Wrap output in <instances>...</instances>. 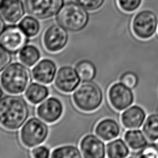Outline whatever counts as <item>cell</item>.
Wrapping results in <instances>:
<instances>
[{
  "mask_svg": "<svg viewBox=\"0 0 158 158\" xmlns=\"http://www.w3.org/2000/svg\"><path fill=\"white\" fill-rule=\"evenodd\" d=\"M29 115V108L25 99L17 94L0 98V125L6 130L20 128Z\"/></svg>",
  "mask_w": 158,
  "mask_h": 158,
  "instance_id": "obj_1",
  "label": "cell"
},
{
  "mask_svg": "<svg viewBox=\"0 0 158 158\" xmlns=\"http://www.w3.org/2000/svg\"><path fill=\"white\" fill-rule=\"evenodd\" d=\"M31 75L29 69L22 63H10L0 74V85L9 94H22L30 83Z\"/></svg>",
  "mask_w": 158,
  "mask_h": 158,
  "instance_id": "obj_2",
  "label": "cell"
},
{
  "mask_svg": "<svg viewBox=\"0 0 158 158\" xmlns=\"http://www.w3.org/2000/svg\"><path fill=\"white\" fill-rule=\"evenodd\" d=\"M103 93L100 86L92 81H83L78 85L72 94L75 107L84 112L96 110L102 104Z\"/></svg>",
  "mask_w": 158,
  "mask_h": 158,
  "instance_id": "obj_3",
  "label": "cell"
},
{
  "mask_svg": "<svg viewBox=\"0 0 158 158\" xmlns=\"http://www.w3.org/2000/svg\"><path fill=\"white\" fill-rule=\"evenodd\" d=\"M89 15L86 9L77 3L70 2L62 6L57 14V22L66 30L77 32L88 23Z\"/></svg>",
  "mask_w": 158,
  "mask_h": 158,
  "instance_id": "obj_4",
  "label": "cell"
},
{
  "mask_svg": "<svg viewBox=\"0 0 158 158\" xmlns=\"http://www.w3.org/2000/svg\"><path fill=\"white\" fill-rule=\"evenodd\" d=\"M48 133L49 128L46 122L40 118L31 117L22 125L19 138L24 146L33 148L42 144L46 139Z\"/></svg>",
  "mask_w": 158,
  "mask_h": 158,
  "instance_id": "obj_5",
  "label": "cell"
},
{
  "mask_svg": "<svg viewBox=\"0 0 158 158\" xmlns=\"http://www.w3.org/2000/svg\"><path fill=\"white\" fill-rule=\"evenodd\" d=\"M158 26V19L152 10L145 9L138 12L132 20V30L138 38L147 40L156 33Z\"/></svg>",
  "mask_w": 158,
  "mask_h": 158,
  "instance_id": "obj_6",
  "label": "cell"
},
{
  "mask_svg": "<svg viewBox=\"0 0 158 158\" xmlns=\"http://www.w3.org/2000/svg\"><path fill=\"white\" fill-rule=\"evenodd\" d=\"M63 5L64 0H25L27 12L41 20L56 15Z\"/></svg>",
  "mask_w": 158,
  "mask_h": 158,
  "instance_id": "obj_7",
  "label": "cell"
},
{
  "mask_svg": "<svg viewBox=\"0 0 158 158\" xmlns=\"http://www.w3.org/2000/svg\"><path fill=\"white\" fill-rule=\"evenodd\" d=\"M28 36L19 26H7L0 35V44L12 54L19 52L28 42Z\"/></svg>",
  "mask_w": 158,
  "mask_h": 158,
  "instance_id": "obj_8",
  "label": "cell"
},
{
  "mask_svg": "<svg viewBox=\"0 0 158 158\" xmlns=\"http://www.w3.org/2000/svg\"><path fill=\"white\" fill-rule=\"evenodd\" d=\"M69 36L67 30L61 25L52 24L44 31L42 41L44 48L50 52H57L67 44Z\"/></svg>",
  "mask_w": 158,
  "mask_h": 158,
  "instance_id": "obj_9",
  "label": "cell"
},
{
  "mask_svg": "<svg viewBox=\"0 0 158 158\" xmlns=\"http://www.w3.org/2000/svg\"><path fill=\"white\" fill-rule=\"evenodd\" d=\"M108 98L112 107L118 111L126 109L134 102L132 90L122 82L110 86L108 91Z\"/></svg>",
  "mask_w": 158,
  "mask_h": 158,
  "instance_id": "obj_10",
  "label": "cell"
},
{
  "mask_svg": "<svg viewBox=\"0 0 158 158\" xmlns=\"http://www.w3.org/2000/svg\"><path fill=\"white\" fill-rule=\"evenodd\" d=\"M80 80L75 69L66 65L57 70L54 77V85L59 91L70 93L78 86Z\"/></svg>",
  "mask_w": 158,
  "mask_h": 158,
  "instance_id": "obj_11",
  "label": "cell"
},
{
  "mask_svg": "<svg viewBox=\"0 0 158 158\" xmlns=\"http://www.w3.org/2000/svg\"><path fill=\"white\" fill-rule=\"evenodd\" d=\"M63 112L62 103L55 97L45 99L38 105L36 110L38 117L47 123H53L58 121L62 117Z\"/></svg>",
  "mask_w": 158,
  "mask_h": 158,
  "instance_id": "obj_12",
  "label": "cell"
},
{
  "mask_svg": "<svg viewBox=\"0 0 158 158\" xmlns=\"http://www.w3.org/2000/svg\"><path fill=\"white\" fill-rule=\"evenodd\" d=\"M80 149L82 156L86 158H103L106 150L101 138L93 134L86 135L81 138Z\"/></svg>",
  "mask_w": 158,
  "mask_h": 158,
  "instance_id": "obj_13",
  "label": "cell"
},
{
  "mask_svg": "<svg viewBox=\"0 0 158 158\" xmlns=\"http://www.w3.org/2000/svg\"><path fill=\"white\" fill-rule=\"evenodd\" d=\"M56 72L57 67L55 62L49 59H43L34 65L31 74L35 81L44 85H49L54 80Z\"/></svg>",
  "mask_w": 158,
  "mask_h": 158,
  "instance_id": "obj_14",
  "label": "cell"
},
{
  "mask_svg": "<svg viewBox=\"0 0 158 158\" xmlns=\"http://www.w3.org/2000/svg\"><path fill=\"white\" fill-rule=\"evenodd\" d=\"M24 14V6L20 0H3L0 6L1 15L9 23L18 22Z\"/></svg>",
  "mask_w": 158,
  "mask_h": 158,
  "instance_id": "obj_15",
  "label": "cell"
},
{
  "mask_svg": "<svg viewBox=\"0 0 158 158\" xmlns=\"http://www.w3.org/2000/svg\"><path fill=\"white\" fill-rule=\"evenodd\" d=\"M146 118V113L140 106L135 105L127 108L121 115L123 125L128 129H137L141 127Z\"/></svg>",
  "mask_w": 158,
  "mask_h": 158,
  "instance_id": "obj_16",
  "label": "cell"
},
{
  "mask_svg": "<svg viewBox=\"0 0 158 158\" xmlns=\"http://www.w3.org/2000/svg\"><path fill=\"white\" fill-rule=\"evenodd\" d=\"M94 132L101 139L108 141L118 136L120 133V127L115 120L104 118L97 123Z\"/></svg>",
  "mask_w": 158,
  "mask_h": 158,
  "instance_id": "obj_17",
  "label": "cell"
},
{
  "mask_svg": "<svg viewBox=\"0 0 158 158\" xmlns=\"http://www.w3.org/2000/svg\"><path fill=\"white\" fill-rule=\"evenodd\" d=\"M49 94L48 88L40 83H30L25 91V98L30 103L36 105L40 104Z\"/></svg>",
  "mask_w": 158,
  "mask_h": 158,
  "instance_id": "obj_18",
  "label": "cell"
},
{
  "mask_svg": "<svg viewBox=\"0 0 158 158\" xmlns=\"http://www.w3.org/2000/svg\"><path fill=\"white\" fill-rule=\"evenodd\" d=\"M40 57V50L33 44H26L18 54L19 61L28 67L35 65L39 61Z\"/></svg>",
  "mask_w": 158,
  "mask_h": 158,
  "instance_id": "obj_19",
  "label": "cell"
},
{
  "mask_svg": "<svg viewBox=\"0 0 158 158\" xmlns=\"http://www.w3.org/2000/svg\"><path fill=\"white\" fill-rule=\"evenodd\" d=\"M124 139L127 145L133 150H139L148 144V141L138 129H131L127 131L124 135Z\"/></svg>",
  "mask_w": 158,
  "mask_h": 158,
  "instance_id": "obj_20",
  "label": "cell"
},
{
  "mask_svg": "<svg viewBox=\"0 0 158 158\" xmlns=\"http://www.w3.org/2000/svg\"><path fill=\"white\" fill-rule=\"evenodd\" d=\"M106 149L107 157L111 158L125 157L130 152L126 142L122 139H115L110 141L107 144Z\"/></svg>",
  "mask_w": 158,
  "mask_h": 158,
  "instance_id": "obj_21",
  "label": "cell"
},
{
  "mask_svg": "<svg viewBox=\"0 0 158 158\" xmlns=\"http://www.w3.org/2000/svg\"><path fill=\"white\" fill-rule=\"evenodd\" d=\"M75 69L82 81H92L96 73L94 65L87 60H82L77 63Z\"/></svg>",
  "mask_w": 158,
  "mask_h": 158,
  "instance_id": "obj_22",
  "label": "cell"
},
{
  "mask_svg": "<svg viewBox=\"0 0 158 158\" xmlns=\"http://www.w3.org/2000/svg\"><path fill=\"white\" fill-rule=\"evenodd\" d=\"M143 131L149 140L154 141L158 139V114H153L146 118Z\"/></svg>",
  "mask_w": 158,
  "mask_h": 158,
  "instance_id": "obj_23",
  "label": "cell"
},
{
  "mask_svg": "<svg viewBox=\"0 0 158 158\" xmlns=\"http://www.w3.org/2000/svg\"><path fill=\"white\" fill-rule=\"evenodd\" d=\"M81 152L76 146L72 145H64L57 147L51 152L52 158H75L81 157Z\"/></svg>",
  "mask_w": 158,
  "mask_h": 158,
  "instance_id": "obj_24",
  "label": "cell"
},
{
  "mask_svg": "<svg viewBox=\"0 0 158 158\" xmlns=\"http://www.w3.org/2000/svg\"><path fill=\"white\" fill-rule=\"evenodd\" d=\"M19 26L29 38L36 36L40 30V22L36 17L31 15L25 16L21 19Z\"/></svg>",
  "mask_w": 158,
  "mask_h": 158,
  "instance_id": "obj_25",
  "label": "cell"
},
{
  "mask_svg": "<svg viewBox=\"0 0 158 158\" xmlns=\"http://www.w3.org/2000/svg\"><path fill=\"white\" fill-rule=\"evenodd\" d=\"M135 156L139 157H158V145L154 143L147 144Z\"/></svg>",
  "mask_w": 158,
  "mask_h": 158,
  "instance_id": "obj_26",
  "label": "cell"
},
{
  "mask_svg": "<svg viewBox=\"0 0 158 158\" xmlns=\"http://www.w3.org/2000/svg\"><path fill=\"white\" fill-rule=\"evenodd\" d=\"M142 0H117L120 8L127 12H131L136 10L141 5Z\"/></svg>",
  "mask_w": 158,
  "mask_h": 158,
  "instance_id": "obj_27",
  "label": "cell"
},
{
  "mask_svg": "<svg viewBox=\"0 0 158 158\" xmlns=\"http://www.w3.org/2000/svg\"><path fill=\"white\" fill-rule=\"evenodd\" d=\"M86 10L93 11L98 9L102 5L104 0H75Z\"/></svg>",
  "mask_w": 158,
  "mask_h": 158,
  "instance_id": "obj_28",
  "label": "cell"
},
{
  "mask_svg": "<svg viewBox=\"0 0 158 158\" xmlns=\"http://www.w3.org/2000/svg\"><path fill=\"white\" fill-rule=\"evenodd\" d=\"M120 82L129 88H133L136 86L138 80L135 73L132 72H127L120 77Z\"/></svg>",
  "mask_w": 158,
  "mask_h": 158,
  "instance_id": "obj_29",
  "label": "cell"
},
{
  "mask_svg": "<svg viewBox=\"0 0 158 158\" xmlns=\"http://www.w3.org/2000/svg\"><path fill=\"white\" fill-rule=\"evenodd\" d=\"M50 151L45 146H39L33 148L31 150V156L34 158H48L50 157Z\"/></svg>",
  "mask_w": 158,
  "mask_h": 158,
  "instance_id": "obj_30",
  "label": "cell"
},
{
  "mask_svg": "<svg viewBox=\"0 0 158 158\" xmlns=\"http://www.w3.org/2000/svg\"><path fill=\"white\" fill-rule=\"evenodd\" d=\"M11 53L0 44V72H1L10 62Z\"/></svg>",
  "mask_w": 158,
  "mask_h": 158,
  "instance_id": "obj_31",
  "label": "cell"
},
{
  "mask_svg": "<svg viewBox=\"0 0 158 158\" xmlns=\"http://www.w3.org/2000/svg\"><path fill=\"white\" fill-rule=\"evenodd\" d=\"M4 28H5V23L3 20V18L2 17L1 15H0V35L2 33Z\"/></svg>",
  "mask_w": 158,
  "mask_h": 158,
  "instance_id": "obj_32",
  "label": "cell"
},
{
  "mask_svg": "<svg viewBox=\"0 0 158 158\" xmlns=\"http://www.w3.org/2000/svg\"><path fill=\"white\" fill-rule=\"evenodd\" d=\"M1 94H2V91H1V88H0V98H1Z\"/></svg>",
  "mask_w": 158,
  "mask_h": 158,
  "instance_id": "obj_33",
  "label": "cell"
},
{
  "mask_svg": "<svg viewBox=\"0 0 158 158\" xmlns=\"http://www.w3.org/2000/svg\"><path fill=\"white\" fill-rule=\"evenodd\" d=\"M2 1H3V0H0V6H1V5Z\"/></svg>",
  "mask_w": 158,
  "mask_h": 158,
  "instance_id": "obj_34",
  "label": "cell"
},
{
  "mask_svg": "<svg viewBox=\"0 0 158 158\" xmlns=\"http://www.w3.org/2000/svg\"><path fill=\"white\" fill-rule=\"evenodd\" d=\"M157 145H158V144H157Z\"/></svg>",
  "mask_w": 158,
  "mask_h": 158,
  "instance_id": "obj_35",
  "label": "cell"
}]
</instances>
